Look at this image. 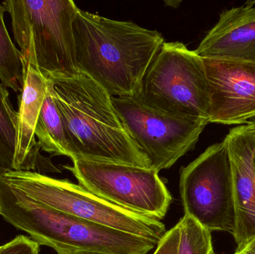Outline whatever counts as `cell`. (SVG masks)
<instances>
[{
    "mask_svg": "<svg viewBox=\"0 0 255 254\" xmlns=\"http://www.w3.org/2000/svg\"><path fill=\"white\" fill-rule=\"evenodd\" d=\"M79 71L112 97L137 96L164 39L154 30L79 9L74 20Z\"/></svg>",
    "mask_w": 255,
    "mask_h": 254,
    "instance_id": "1",
    "label": "cell"
},
{
    "mask_svg": "<svg viewBox=\"0 0 255 254\" xmlns=\"http://www.w3.org/2000/svg\"><path fill=\"white\" fill-rule=\"evenodd\" d=\"M48 83L68 133L72 161L151 168L104 88L82 73Z\"/></svg>",
    "mask_w": 255,
    "mask_h": 254,
    "instance_id": "2",
    "label": "cell"
},
{
    "mask_svg": "<svg viewBox=\"0 0 255 254\" xmlns=\"http://www.w3.org/2000/svg\"><path fill=\"white\" fill-rule=\"evenodd\" d=\"M0 216L58 254H147L151 240L38 204L0 180Z\"/></svg>",
    "mask_w": 255,
    "mask_h": 254,
    "instance_id": "3",
    "label": "cell"
},
{
    "mask_svg": "<svg viewBox=\"0 0 255 254\" xmlns=\"http://www.w3.org/2000/svg\"><path fill=\"white\" fill-rule=\"evenodd\" d=\"M15 41L23 65L37 68L48 80L81 73L76 57L74 20L79 10L72 0H7Z\"/></svg>",
    "mask_w": 255,
    "mask_h": 254,
    "instance_id": "4",
    "label": "cell"
},
{
    "mask_svg": "<svg viewBox=\"0 0 255 254\" xmlns=\"http://www.w3.org/2000/svg\"><path fill=\"white\" fill-rule=\"evenodd\" d=\"M0 180L42 205L147 239L156 246L166 234L160 221L114 205L67 180L52 178L36 171L1 168Z\"/></svg>",
    "mask_w": 255,
    "mask_h": 254,
    "instance_id": "5",
    "label": "cell"
},
{
    "mask_svg": "<svg viewBox=\"0 0 255 254\" xmlns=\"http://www.w3.org/2000/svg\"><path fill=\"white\" fill-rule=\"evenodd\" d=\"M137 96L169 114L208 121L209 89L203 58L181 42H164Z\"/></svg>",
    "mask_w": 255,
    "mask_h": 254,
    "instance_id": "6",
    "label": "cell"
},
{
    "mask_svg": "<svg viewBox=\"0 0 255 254\" xmlns=\"http://www.w3.org/2000/svg\"><path fill=\"white\" fill-rule=\"evenodd\" d=\"M180 193L184 215L211 231L235 235L236 213L229 152L224 141L183 167Z\"/></svg>",
    "mask_w": 255,
    "mask_h": 254,
    "instance_id": "7",
    "label": "cell"
},
{
    "mask_svg": "<svg viewBox=\"0 0 255 254\" xmlns=\"http://www.w3.org/2000/svg\"><path fill=\"white\" fill-rule=\"evenodd\" d=\"M112 101L129 135L158 172L193 150L208 124L157 110L139 96L112 97Z\"/></svg>",
    "mask_w": 255,
    "mask_h": 254,
    "instance_id": "8",
    "label": "cell"
},
{
    "mask_svg": "<svg viewBox=\"0 0 255 254\" xmlns=\"http://www.w3.org/2000/svg\"><path fill=\"white\" fill-rule=\"evenodd\" d=\"M64 166L79 186L132 213L160 221L172 202L166 185L152 168L76 160Z\"/></svg>",
    "mask_w": 255,
    "mask_h": 254,
    "instance_id": "9",
    "label": "cell"
},
{
    "mask_svg": "<svg viewBox=\"0 0 255 254\" xmlns=\"http://www.w3.org/2000/svg\"><path fill=\"white\" fill-rule=\"evenodd\" d=\"M209 89L208 124L255 119V61L203 58Z\"/></svg>",
    "mask_w": 255,
    "mask_h": 254,
    "instance_id": "10",
    "label": "cell"
},
{
    "mask_svg": "<svg viewBox=\"0 0 255 254\" xmlns=\"http://www.w3.org/2000/svg\"><path fill=\"white\" fill-rule=\"evenodd\" d=\"M230 158L236 213V252L255 237V130L250 122L238 125L225 137Z\"/></svg>",
    "mask_w": 255,
    "mask_h": 254,
    "instance_id": "11",
    "label": "cell"
},
{
    "mask_svg": "<svg viewBox=\"0 0 255 254\" xmlns=\"http://www.w3.org/2000/svg\"><path fill=\"white\" fill-rule=\"evenodd\" d=\"M48 92V80L31 65H23V87L18 96L15 170L61 172L49 158L42 156L35 140V128Z\"/></svg>",
    "mask_w": 255,
    "mask_h": 254,
    "instance_id": "12",
    "label": "cell"
},
{
    "mask_svg": "<svg viewBox=\"0 0 255 254\" xmlns=\"http://www.w3.org/2000/svg\"><path fill=\"white\" fill-rule=\"evenodd\" d=\"M254 4L223 10L195 52L202 58L255 61Z\"/></svg>",
    "mask_w": 255,
    "mask_h": 254,
    "instance_id": "13",
    "label": "cell"
},
{
    "mask_svg": "<svg viewBox=\"0 0 255 254\" xmlns=\"http://www.w3.org/2000/svg\"><path fill=\"white\" fill-rule=\"evenodd\" d=\"M34 134L40 150L52 156L70 157L68 133L49 83Z\"/></svg>",
    "mask_w": 255,
    "mask_h": 254,
    "instance_id": "14",
    "label": "cell"
},
{
    "mask_svg": "<svg viewBox=\"0 0 255 254\" xmlns=\"http://www.w3.org/2000/svg\"><path fill=\"white\" fill-rule=\"evenodd\" d=\"M4 6L0 4V80L4 87L21 92L23 87L22 53L7 32L4 21Z\"/></svg>",
    "mask_w": 255,
    "mask_h": 254,
    "instance_id": "15",
    "label": "cell"
},
{
    "mask_svg": "<svg viewBox=\"0 0 255 254\" xmlns=\"http://www.w3.org/2000/svg\"><path fill=\"white\" fill-rule=\"evenodd\" d=\"M17 111L13 109L9 92L0 85V168L15 170Z\"/></svg>",
    "mask_w": 255,
    "mask_h": 254,
    "instance_id": "16",
    "label": "cell"
},
{
    "mask_svg": "<svg viewBox=\"0 0 255 254\" xmlns=\"http://www.w3.org/2000/svg\"><path fill=\"white\" fill-rule=\"evenodd\" d=\"M178 224L181 232L178 254H215L211 231L185 215Z\"/></svg>",
    "mask_w": 255,
    "mask_h": 254,
    "instance_id": "17",
    "label": "cell"
},
{
    "mask_svg": "<svg viewBox=\"0 0 255 254\" xmlns=\"http://www.w3.org/2000/svg\"><path fill=\"white\" fill-rule=\"evenodd\" d=\"M39 252L40 246L29 237L22 235L0 246V254H39Z\"/></svg>",
    "mask_w": 255,
    "mask_h": 254,
    "instance_id": "18",
    "label": "cell"
},
{
    "mask_svg": "<svg viewBox=\"0 0 255 254\" xmlns=\"http://www.w3.org/2000/svg\"><path fill=\"white\" fill-rule=\"evenodd\" d=\"M180 232V225L178 223L166 232L160 243L157 245V249L153 254H178Z\"/></svg>",
    "mask_w": 255,
    "mask_h": 254,
    "instance_id": "19",
    "label": "cell"
},
{
    "mask_svg": "<svg viewBox=\"0 0 255 254\" xmlns=\"http://www.w3.org/2000/svg\"><path fill=\"white\" fill-rule=\"evenodd\" d=\"M241 252L245 254H255V237L247 245Z\"/></svg>",
    "mask_w": 255,
    "mask_h": 254,
    "instance_id": "20",
    "label": "cell"
},
{
    "mask_svg": "<svg viewBox=\"0 0 255 254\" xmlns=\"http://www.w3.org/2000/svg\"><path fill=\"white\" fill-rule=\"evenodd\" d=\"M250 123L252 124V125H253V127H254L255 130V119H253V120L250 121Z\"/></svg>",
    "mask_w": 255,
    "mask_h": 254,
    "instance_id": "21",
    "label": "cell"
},
{
    "mask_svg": "<svg viewBox=\"0 0 255 254\" xmlns=\"http://www.w3.org/2000/svg\"><path fill=\"white\" fill-rule=\"evenodd\" d=\"M234 254H245L243 253V252H235V253Z\"/></svg>",
    "mask_w": 255,
    "mask_h": 254,
    "instance_id": "22",
    "label": "cell"
},
{
    "mask_svg": "<svg viewBox=\"0 0 255 254\" xmlns=\"http://www.w3.org/2000/svg\"></svg>",
    "mask_w": 255,
    "mask_h": 254,
    "instance_id": "23",
    "label": "cell"
}]
</instances>
